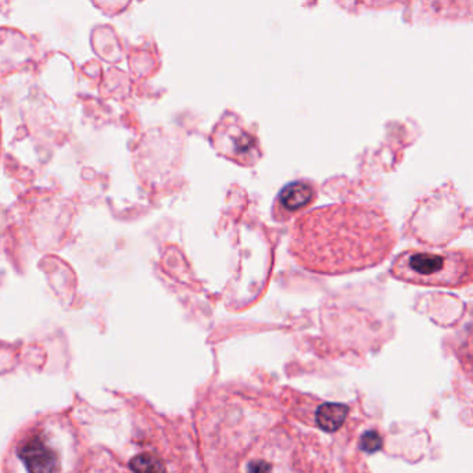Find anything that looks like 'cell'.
Masks as SVG:
<instances>
[{
  "instance_id": "52a82bcc",
  "label": "cell",
  "mask_w": 473,
  "mask_h": 473,
  "mask_svg": "<svg viewBox=\"0 0 473 473\" xmlns=\"http://www.w3.org/2000/svg\"><path fill=\"white\" fill-rule=\"evenodd\" d=\"M131 468L135 471H162L165 469L164 465H161L156 457L150 454H141L136 458L131 461Z\"/></svg>"
},
{
  "instance_id": "7a4b0ae2",
  "label": "cell",
  "mask_w": 473,
  "mask_h": 473,
  "mask_svg": "<svg viewBox=\"0 0 473 473\" xmlns=\"http://www.w3.org/2000/svg\"><path fill=\"white\" fill-rule=\"evenodd\" d=\"M391 275L406 283L446 289H462L473 283V252L407 250L397 256Z\"/></svg>"
},
{
  "instance_id": "3957f363",
  "label": "cell",
  "mask_w": 473,
  "mask_h": 473,
  "mask_svg": "<svg viewBox=\"0 0 473 473\" xmlns=\"http://www.w3.org/2000/svg\"><path fill=\"white\" fill-rule=\"evenodd\" d=\"M17 454L30 472H58L61 471V454L53 447L51 434L44 429L28 432L18 443Z\"/></svg>"
},
{
  "instance_id": "5b68a950",
  "label": "cell",
  "mask_w": 473,
  "mask_h": 473,
  "mask_svg": "<svg viewBox=\"0 0 473 473\" xmlns=\"http://www.w3.org/2000/svg\"><path fill=\"white\" fill-rule=\"evenodd\" d=\"M350 408L346 404L339 403H323L316 411V426L325 432L335 433L347 420Z\"/></svg>"
},
{
  "instance_id": "277c9868",
  "label": "cell",
  "mask_w": 473,
  "mask_h": 473,
  "mask_svg": "<svg viewBox=\"0 0 473 473\" xmlns=\"http://www.w3.org/2000/svg\"><path fill=\"white\" fill-rule=\"evenodd\" d=\"M316 199V190L306 182H293L285 186L279 195L282 209L293 214L309 207Z\"/></svg>"
},
{
  "instance_id": "8992f818",
  "label": "cell",
  "mask_w": 473,
  "mask_h": 473,
  "mask_svg": "<svg viewBox=\"0 0 473 473\" xmlns=\"http://www.w3.org/2000/svg\"><path fill=\"white\" fill-rule=\"evenodd\" d=\"M455 356L464 375L473 383V325L468 328L461 342L458 343Z\"/></svg>"
},
{
  "instance_id": "6da1fadb",
  "label": "cell",
  "mask_w": 473,
  "mask_h": 473,
  "mask_svg": "<svg viewBox=\"0 0 473 473\" xmlns=\"http://www.w3.org/2000/svg\"><path fill=\"white\" fill-rule=\"evenodd\" d=\"M396 233L383 212L365 206H330L302 215L292 231L290 252L303 268L346 275L383 263Z\"/></svg>"
},
{
  "instance_id": "ba28073f",
  "label": "cell",
  "mask_w": 473,
  "mask_h": 473,
  "mask_svg": "<svg viewBox=\"0 0 473 473\" xmlns=\"http://www.w3.org/2000/svg\"><path fill=\"white\" fill-rule=\"evenodd\" d=\"M361 447L367 453H373L382 447V439L376 432H368L361 440Z\"/></svg>"
}]
</instances>
